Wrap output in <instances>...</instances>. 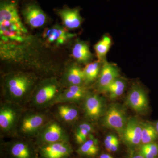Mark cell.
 <instances>
[{
	"label": "cell",
	"instance_id": "obj_10",
	"mask_svg": "<svg viewBox=\"0 0 158 158\" xmlns=\"http://www.w3.org/2000/svg\"><path fill=\"white\" fill-rule=\"evenodd\" d=\"M126 102L130 108L139 114L146 113L149 108L146 92L138 85L132 86L127 96Z\"/></svg>",
	"mask_w": 158,
	"mask_h": 158
},
{
	"label": "cell",
	"instance_id": "obj_14",
	"mask_svg": "<svg viewBox=\"0 0 158 158\" xmlns=\"http://www.w3.org/2000/svg\"><path fill=\"white\" fill-rule=\"evenodd\" d=\"M55 10L66 28L73 30L78 28L81 25L84 19L80 14V7L71 9L65 6L62 9Z\"/></svg>",
	"mask_w": 158,
	"mask_h": 158
},
{
	"label": "cell",
	"instance_id": "obj_21",
	"mask_svg": "<svg viewBox=\"0 0 158 158\" xmlns=\"http://www.w3.org/2000/svg\"><path fill=\"white\" fill-rule=\"evenodd\" d=\"M141 144L155 142L158 138V133L155 126L146 122H141Z\"/></svg>",
	"mask_w": 158,
	"mask_h": 158
},
{
	"label": "cell",
	"instance_id": "obj_3",
	"mask_svg": "<svg viewBox=\"0 0 158 158\" xmlns=\"http://www.w3.org/2000/svg\"><path fill=\"white\" fill-rule=\"evenodd\" d=\"M50 120L46 113L34 110L24 111L18 126L15 135L20 138H35L44 125Z\"/></svg>",
	"mask_w": 158,
	"mask_h": 158
},
{
	"label": "cell",
	"instance_id": "obj_31",
	"mask_svg": "<svg viewBox=\"0 0 158 158\" xmlns=\"http://www.w3.org/2000/svg\"><path fill=\"white\" fill-rule=\"evenodd\" d=\"M127 158H145L140 152H131Z\"/></svg>",
	"mask_w": 158,
	"mask_h": 158
},
{
	"label": "cell",
	"instance_id": "obj_7",
	"mask_svg": "<svg viewBox=\"0 0 158 158\" xmlns=\"http://www.w3.org/2000/svg\"><path fill=\"white\" fill-rule=\"evenodd\" d=\"M126 113L121 105H110L102 117V124L104 127L116 131L121 136L127 123Z\"/></svg>",
	"mask_w": 158,
	"mask_h": 158
},
{
	"label": "cell",
	"instance_id": "obj_13",
	"mask_svg": "<svg viewBox=\"0 0 158 158\" xmlns=\"http://www.w3.org/2000/svg\"><path fill=\"white\" fill-rule=\"evenodd\" d=\"M88 92L84 85L70 86L61 91L54 102V105L76 103L84 100Z\"/></svg>",
	"mask_w": 158,
	"mask_h": 158
},
{
	"label": "cell",
	"instance_id": "obj_2",
	"mask_svg": "<svg viewBox=\"0 0 158 158\" xmlns=\"http://www.w3.org/2000/svg\"><path fill=\"white\" fill-rule=\"evenodd\" d=\"M60 83L55 77L44 79L38 83L29 106L35 110H40L54 106V103L62 90Z\"/></svg>",
	"mask_w": 158,
	"mask_h": 158
},
{
	"label": "cell",
	"instance_id": "obj_30",
	"mask_svg": "<svg viewBox=\"0 0 158 158\" xmlns=\"http://www.w3.org/2000/svg\"><path fill=\"white\" fill-rule=\"evenodd\" d=\"M119 146V141L118 139L116 140L114 143L112 144V146L110 147V151L109 152H115L118 150V148Z\"/></svg>",
	"mask_w": 158,
	"mask_h": 158
},
{
	"label": "cell",
	"instance_id": "obj_18",
	"mask_svg": "<svg viewBox=\"0 0 158 158\" xmlns=\"http://www.w3.org/2000/svg\"><path fill=\"white\" fill-rule=\"evenodd\" d=\"M75 36V34L69 33L66 29L59 26L47 29L44 33L46 40L49 43L57 46L65 44Z\"/></svg>",
	"mask_w": 158,
	"mask_h": 158
},
{
	"label": "cell",
	"instance_id": "obj_28",
	"mask_svg": "<svg viewBox=\"0 0 158 158\" xmlns=\"http://www.w3.org/2000/svg\"><path fill=\"white\" fill-rule=\"evenodd\" d=\"M144 145L148 150L150 152L155 156L157 158L158 156V144L156 143V142H152V143H148V144H142Z\"/></svg>",
	"mask_w": 158,
	"mask_h": 158
},
{
	"label": "cell",
	"instance_id": "obj_11",
	"mask_svg": "<svg viewBox=\"0 0 158 158\" xmlns=\"http://www.w3.org/2000/svg\"><path fill=\"white\" fill-rule=\"evenodd\" d=\"M42 158H68L73 152L69 141L57 142L37 147Z\"/></svg>",
	"mask_w": 158,
	"mask_h": 158
},
{
	"label": "cell",
	"instance_id": "obj_26",
	"mask_svg": "<svg viewBox=\"0 0 158 158\" xmlns=\"http://www.w3.org/2000/svg\"><path fill=\"white\" fill-rule=\"evenodd\" d=\"M75 129H85L92 134L94 131L93 126L89 121L82 122L77 125Z\"/></svg>",
	"mask_w": 158,
	"mask_h": 158
},
{
	"label": "cell",
	"instance_id": "obj_1",
	"mask_svg": "<svg viewBox=\"0 0 158 158\" xmlns=\"http://www.w3.org/2000/svg\"><path fill=\"white\" fill-rule=\"evenodd\" d=\"M37 84V78L34 73L23 71L9 73L3 78V101L23 106L30 102Z\"/></svg>",
	"mask_w": 158,
	"mask_h": 158
},
{
	"label": "cell",
	"instance_id": "obj_20",
	"mask_svg": "<svg viewBox=\"0 0 158 158\" xmlns=\"http://www.w3.org/2000/svg\"><path fill=\"white\" fill-rule=\"evenodd\" d=\"M99 151V147L98 140L91 134H90L86 141L80 145L76 152L80 156L92 158L97 155Z\"/></svg>",
	"mask_w": 158,
	"mask_h": 158
},
{
	"label": "cell",
	"instance_id": "obj_27",
	"mask_svg": "<svg viewBox=\"0 0 158 158\" xmlns=\"http://www.w3.org/2000/svg\"><path fill=\"white\" fill-rule=\"evenodd\" d=\"M118 139L117 137L113 134H110L106 136L104 140V144L106 149L109 152L112 144Z\"/></svg>",
	"mask_w": 158,
	"mask_h": 158
},
{
	"label": "cell",
	"instance_id": "obj_12",
	"mask_svg": "<svg viewBox=\"0 0 158 158\" xmlns=\"http://www.w3.org/2000/svg\"><path fill=\"white\" fill-rule=\"evenodd\" d=\"M121 137L125 143L131 147L141 144V122L135 117L128 119Z\"/></svg>",
	"mask_w": 158,
	"mask_h": 158
},
{
	"label": "cell",
	"instance_id": "obj_9",
	"mask_svg": "<svg viewBox=\"0 0 158 158\" xmlns=\"http://www.w3.org/2000/svg\"><path fill=\"white\" fill-rule=\"evenodd\" d=\"M83 102L84 115L88 121H97L103 116L106 109L103 98L88 92Z\"/></svg>",
	"mask_w": 158,
	"mask_h": 158
},
{
	"label": "cell",
	"instance_id": "obj_16",
	"mask_svg": "<svg viewBox=\"0 0 158 158\" xmlns=\"http://www.w3.org/2000/svg\"><path fill=\"white\" fill-rule=\"evenodd\" d=\"M57 105L56 116L60 122L69 125L77 121L80 111L74 104L62 103Z\"/></svg>",
	"mask_w": 158,
	"mask_h": 158
},
{
	"label": "cell",
	"instance_id": "obj_29",
	"mask_svg": "<svg viewBox=\"0 0 158 158\" xmlns=\"http://www.w3.org/2000/svg\"><path fill=\"white\" fill-rule=\"evenodd\" d=\"M139 152L145 158H157L156 157L150 152L149 151L144 145H141Z\"/></svg>",
	"mask_w": 158,
	"mask_h": 158
},
{
	"label": "cell",
	"instance_id": "obj_23",
	"mask_svg": "<svg viewBox=\"0 0 158 158\" xmlns=\"http://www.w3.org/2000/svg\"><path fill=\"white\" fill-rule=\"evenodd\" d=\"M126 88L125 81L118 77L113 81L102 92L109 94L110 98L111 99H114L123 94Z\"/></svg>",
	"mask_w": 158,
	"mask_h": 158
},
{
	"label": "cell",
	"instance_id": "obj_17",
	"mask_svg": "<svg viewBox=\"0 0 158 158\" xmlns=\"http://www.w3.org/2000/svg\"><path fill=\"white\" fill-rule=\"evenodd\" d=\"M85 84L83 69L76 65L69 66L65 71L60 85L65 88L72 86H83Z\"/></svg>",
	"mask_w": 158,
	"mask_h": 158
},
{
	"label": "cell",
	"instance_id": "obj_5",
	"mask_svg": "<svg viewBox=\"0 0 158 158\" xmlns=\"http://www.w3.org/2000/svg\"><path fill=\"white\" fill-rule=\"evenodd\" d=\"M34 138L37 147L69 141L68 133L58 121L54 120H49Z\"/></svg>",
	"mask_w": 158,
	"mask_h": 158
},
{
	"label": "cell",
	"instance_id": "obj_24",
	"mask_svg": "<svg viewBox=\"0 0 158 158\" xmlns=\"http://www.w3.org/2000/svg\"><path fill=\"white\" fill-rule=\"evenodd\" d=\"M101 63L98 60L90 62L83 69L85 85L92 83L98 78L102 67Z\"/></svg>",
	"mask_w": 158,
	"mask_h": 158
},
{
	"label": "cell",
	"instance_id": "obj_33",
	"mask_svg": "<svg viewBox=\"0 0 158 158\" xmlns=\"http://www.w3.org/2000/svg\"><path fill=\"white\" fill-rule=\"evenodd\" d=\"M155 126L156 129L157 131V132L158 133V121H157L156 122L155 125Z\"/></svg>",
	"mask_w": 158,
	"mask_h": 158
},
{
	"label": "cell",
	"instance_id": "obj_22",
	"mask_svg": "<svg viewBox=\"0 0 158 158\" xmlns=\"http://www.w3.org/2000/svg\"><path fill=\"white\" fill-rule=\"evenodd\" d=\"M112 44L111 37L109 35H104L94 45V51L100 62H103L106 60V56L110 50Z\"/></svg>",
	"mask_w": 158,
	"mask_h": 158
},
{
	"label": "cell",
	"instance_id": "obj_19",
	"mask_svg": "<svg viewBox=\"0 0 158 158\" xmlns=\"http://www.w3.org/2000/svg\"><path fill=\"white\" fill-rule=\"evenodd\" d=\"M72 52L74 59L80 63H88L92 59V54L89 45L82 40H78L76 41Z\"/></svg>",
	"mask_w": 158,
	"mask_h": 158
},
{
	"label": "cell",
	"instance_id": "obj_25",
	"mask_svg": "<svg viewBox=\"0 0 158 158\" xmlns=\"http://www.w3.org/2000/svg\"><path fill=\"white\" fill-rule=\"evenodd\" d=\"M90 133L85 129H75L74 139L77 144L81 145L88 139Z\"/></svg>",
	"mask_w": 158,
	"mask_h": 158
},
{
	"label": "cell",
	"instance_id": "obj_6",
	"mask_svg": "<svg viewBox=\"0 0 158 158\" xmlns=\"http://www.w3.org/2000/svg\"><path fill=\"white\" fill-rule=\"evenodd\" d=\"M4 148L8 158H38L37 146L31 139H14L5 143Z\"/></svg>",
	"mask_w": 158,
	"mask_h": 158
},
{
	"label": "cell",
	"instance_id": "obj_32",
	"mask_svg": "<svg viewBox=\"0 0 158 158\" xmlns=\"http://www.w3.org/2000/svg\"><path fill=\"white\" fill-rule=\"evenodd\" d=\"M99 158H113V157L112 156L109 154L103 153L102 154L99 156Z\"/></svg>",
	"mask_w": 158,
	"mask_h": 158
},
{
	"label": "cell",
	"instance_id": "obj_4",
	"mask_svg": "<svg viewBox=\"0 0 158 158\" xmlns=\"http://www.w3.org/2000/svg\"><path fill=\"white\" fill-rule=\"evenodd\" d=\"M23 106L3 101L0 106V131L2 136L14 135L23 113Z\"/></svg>",
	"mask_w": 158,
	"mask_h": 158
},
{
	"label": "cell",
	"instance_id": "obj_8",
	"mask_svg": "<svg viewBox=\"0 0 158 158\" xmlns=\"http://www.w3.org/2000/svg\"><path fill=\"white\" fill-rule=\"evenodd\" d=\"M21 13L26 23L33 28L41 27L48 21L47 15L34 0H25L23 2Z\"/></svg>",
	"mask_w": 158,
	"mask_h": 158
},
{
	"label": "cell",
	"instance_id": "obj_15",
	"mask_svg": "<svg viewBox=\"0 0 158 158\" xmlns=\"http://www.w3.org/2000/svg\"><path fill=\"white\" fill-rule=\"evenodd\" d=\"M119 77V69L116 65L106 60L103 62L98 77L97 88L100 92Z\"/></svg>",
	"mask_w": 158,
	"mask_h": 158
}]
</instances>
